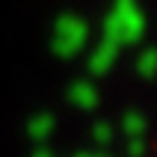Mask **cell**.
I'll list each match as a JSON object with an SVG mask.
<instances>
[{
	"label": "cell",
	"instance_id": "obj_8",
	"mask_svg": "<svg viewBox=\"0 0 157 157\" xmlns=\"http://www.w3.org/2000/svg\"><path fill=\"white\" fill-rule=\"evenodd\" d=\"M92 136H95V142H98V145H110V142H113V128H110L107 122H98Z\"/></svg>",
	"mask_w": 157,
	"mask_h": 157
},
{
	"label": "cell",
	"instance_id": "obj_6",
	"mask_svg": "<svg viewBox=\"0 0 157 157\" xmlns=\"http://www.w3.org/2000/svg\"><path fill=\"white\" fill-rule=\"evenodd\" d=\"M122 133L128 140H142V136H145V119H142L140 113H128L124 122H122Z\"/></svg>",
	"mask_w": 157,
	"mask_h": 157
},
{
	"label": "cell",
	"instance_id": "obj_3",
	"mask_svg": "<svg viewBox=\"0 0 157 157\" xmlns=\"http://www.w3.org/2000/svg\"><path fill=\"white\" fill-rule=\"evenodd\" d=\"M119 48H122V44L116 42V39L104 36V39L98 42V48L92 51V56H89V71H92V74H104V71H110L113 62H116V56H119Z\"/></svg>",
	"mask_w": 157,
	"mask_h": 157
},
{
	"label": "cell",
	"instance_id": "obj_7",
	"mask_svg": "<svg viewBox=\"0 0 157 157\" xmlns=\"http://www.w3.org/2000/svg\"><path fill=\"white\" fill-rule=\"evenodd\" d=\"M136 71H140L142 77H154L157 74V51L148 48V51H142L136 56Z\"/></svg>",
	"mask_w": 157,
	"mask_h": 157
},
{
	"label": "cell",
	"instance_id": "obj_2",
	"mask_svg": "<svg viewBox=\"0 0 157 157\" xmlns=\"http://www.w3.org/2000/svg\"><path fill=\"white\" fill-rule=\"evenodd\" d=\"M86 39H89V27L77 15H62L53 30V51L59 56H74L86 44Z\"/></svg>",
	"mask_w": 157,
	"mask_h": 157
},
{
	"label": "cell",
	"instance_id": "obj_4",
	"mask_svg": "<svg viewBox=\"0 0 157 157\" xmlns=\"http://www.w3.org/2000/svg\"><path fill=\"white\" fill-rule=\"evenodd\" d=\"M68 101L77 110H92V107L98 104V92L95 86H89V83H74V86L68 89Z\"/></svg>",
	"mask_w": 157,
	"mask_h": 157
},
{
	"label": "cell",
	"instance_id": "obj_1",
	"mask_svg": "<svg viewBox=\"0 0 157 157\" xmlns=\"http://www.w3.org/2000/svg\"><path fill=\"white\" fill-rule=\"evenodd\" d=\"M142 30H145V18L136 0H116L110 15L104 21V36L116 39L119 44H131L140 42Z\"/></svg>",
	"mask_w": 157,
	"mask_h": 157
},
{
	"label": "cell",
	"instance_id": "obj_5",
	"mask_svg": "<svg viewBox=\"0 0 157 157\" xmlns=\"http://www.w3.org/2000/svg\"><path fill=\"white\" fill-rule=\"evenodd\" d=\"M27 133H30L36 142H39V140H48V136L53 133V119H51L48 113L33 116V119H30V124H27Z\"/></svg>",
	"mask_w": 157,
	"mask_h": 157
}]
</instances>
